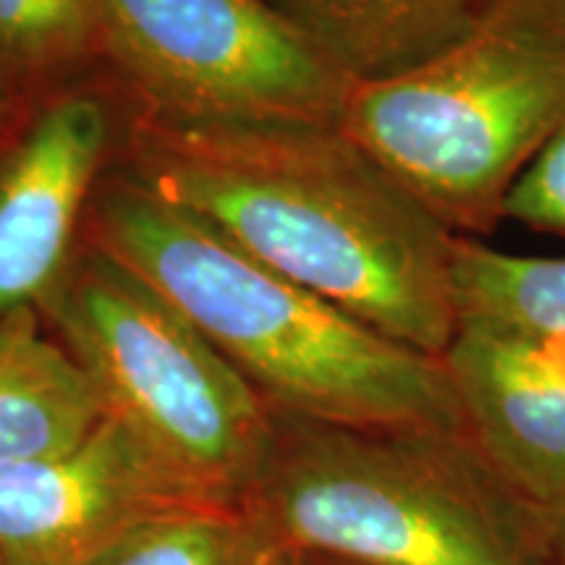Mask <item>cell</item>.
<instances>
[{
    "label": "cell",
    "mask_w": 565,
    "mask_h": 565,
    "mask_svg": "<svg viewBox=\"0 0 565 565\" xmlns=\"http://www.w3.org/2000/svg\"><path fill=\"white\" fill-rule=\"evenodd\" d=\"M118 166L259 263L416 351L458 330V236L341 124H173L134 110Z\"/></svg>",
    "instance_id": "obj_1"
},
{
    "label": "cell",
    "mask_w": 565,
    "mask_h": 565,
    "mask_svg": "<svg viewBox=\"0 0 565 565\" xmlns=\"http://www.w3.org/2000/svg\"><path fill=\"white\" fill-rule=\"evenodd\" d=\"M84 238L166 296L278 416L466 433L440 356L377 333L259 263L121 166L97 189Z\"/></svg>",
    "instance_id": "obj_2"
},
{
    "label": "cell",
    "mask_w": 565,
    "mask_h": 565,
    "mask_svg": "<svg viewBox=\"0 0 565 565\" xmlns=\"http://www.w3.org/2000/svg\"><path fill=\"white\" fill-rule=\"evenodd\" d=\"M242 505L307 561L557 565L550 508L508 482L469 433L278 416Z\"/></svg>",
    "instance_id": "obj_3"
},
{
    "label": "cell",
    "mask_w": 565,
    "mask_h": 565,
    "mask_svg": "<svg viewBox=\"0 0 565 565\" xmlns=\"http://www.w3.org/2000/svg\"><path fill=\"white\" fill-rule=\"evenodd\" d=\"M338 124L445 228L492 233L565 129V0H482L445 51L353 84Z\"/></svg>",
    "instance_id": "obj_4"
},
{
    "label": "cell",
    "mask_w": 565,
    "mask_h": 565,
    "mask_svg": "<svg viewBox=\"0 0 565 565\" xmlns=\"http://www.w3.org/2000/svg\"><path fill=\"white\" fill-rule=\"evenodd\" d=\"M40 317L181 498L244 503L278 416L166 296L84 238Z\"/></svg>",
    "instance_id": "obj_5"
},
{
    "label": "cell",
    "mask_w": 565,
    "mask_h": 565,
    "mask_svg": "<svg viewBox=\"0 0 565 565\" xmlns=\"http://www.w3.org/2000/svg\"><path fill=\"white\" fill-rule=\"evenodd\" d=\"M105 66L173 124H338L353 82L267 0H95Z\"/></svg>",
    "instance_id": "obj_6"
},
{
    "label": "cell",
    "mask_w": 565,
    "mask_h": 565,
    "mask_svg": "<svg viewBox=\"0 0 565 565\" xmlns=\"http://www.w3.org/2000/svg\"><path fill=\"white\" fill-rule=\"evenodd\" d=\"M131 100L105 74L32 97L0 137V322L40 312L121 162Z\"/></svg>",
    "instance_id": "obj_7"
},
{
    "label": "cell",
    "mask_w": 565,
    "mask_h": 565,
    "mask_svg": "<svg viewBox=\"0 0 565 565\" xmlns=\"http://www.w3.org/2000/svg\"><path fill=\"white\" fill-rule=\"evenodd\" d=\"M186 503L103 419L63 454L0 466V565H105L139 529Z\"/></svg>",
    "instance_id": "obj_8"
},
{
    "label": "cell",
    "mask_w": 565,
    "mask_h": 565,
    "mask_svg": "<svg viewBox=\"0 0 565 565\" xmlns=\"http://www.w3.org/2000/svg\"><path fill=\"white\" fill-rule=\"evenodd\" d=\"M440 359L487 461L540 505L565 498V359L469 322Z\"/></svg>",
    "instance_id": "obj_9"
},
{
    "label": "cell",
    "mask_w": 565,
    "mask_h": 565,
    "mask_svg": "<svg viewBox=\"0 0 565 565\" xmlns=\"http://www.w3.org/2000/svg\"><path fill=\"white\" fill-rule=\"evenodd\" d=\"M353 84L433 58L469 30L482 0H267Z\"/></svg>",
    "instance_id": "obj_10"
},
{
    "label": "cell",
    "mask_w": 565,
    "mask_h": 565,
    "mask_svg": "<svg viewBox=\"0 0 565 565\" xmlns=\"http://www.w3.org/2000/svg\"><path fill=\"white\" fill-rule=\"evenodd\" d=\"M103 419L87 374L42 333L40 312L0 322V466L63 454Z\"/></svg>",
    "instance_id": "obj_11"
},
{
    "label": "cell",
    "mask_w": 565,
    "mask_h": 565,
    "mask_svg": "<svg viewBox=\"0 0 565 565\" xmlns=\"http://www.w3.org/2000/svg\"><path fill=\"white\" fill-rule=\"evenodd\" d=\"M458 324L526 338L565 359V257H532L458 236L454 254Z\"/></svg>",
    "instance_id": "obj_12"
},
{
    "label": "cell",
    "mask_w": 565,
    "mask_h": 565,
    "mask_svg": "<svg viewBox=\"0 0 565 565\" xmlns=\"http://www.w3.org/2000/svg\"><path fill=\"white\" fill-rule=\"evenodd\" d=\"M95 0H0V74L21 97L105 74Z\"/></svg>",
    "instance_id": "obj_13"
},
{
    "label": "cell",
    "mask_w": 565,
    "mask_h": 565,
    "mask_svg": "<svg viewBox=\"0 0 565 565\" xmlns=\"http://www.w3.org/2000/svg\"><path fill=\"white\" fill-rule=\"evenodd\" d=\"M288 555L244 505L186 503L139 529L105 565H280Z\"/></svg>",
    "instance_id": "obj_14"
},
{
    "label": "cell",
    "mask_w": 565,
    "mask_h": 565,
    "mask_svg": "<svg viewBox=\"0 0 565 565\" xmlns=\"http://www.w3.org/2000/svg\"><path fill=\"white\" fill-rule=\"evenodd\" d=\"M505 221L565 238V129L515 181L505 204Z\"/></svg>",
    "instance_id": "obj_15"
},
{
    "label": "cell",
    "mask_w": 565,
    "mask_h": 565,
    "mask_svg": "<svg viewBox=\"0 0 565 565\" xmlns=\"http://www.w3.org/2000/svg\"><path fill=\"white\" fill-rule=\"evenodd\" d=\"M26 105H30V100L21 97V92L0 74V137L17 126L21 113L26 110Z\"/></svg>",
    "instance_id": "obj_16"
},
{
    "label": "cell",
    "mask_w": 565,
    "mask_h": 565,
    "mask_svg": "<svg viewBox=\"0 0 565 565\" xmlns=\"http://www.w3.org/2000/svg\"><path fill=\"white\" fill-rule=\"evenodd\" d=\"M550 521H553V545L557 565H565V498L550 505Z\"/></svg>",
    "instance_id": "obj_17"
},
{
    "label": "cell",
    "mask_w": 565,
    "mask_h": 565,
    "mask_svg": "<svg viewBox=\"0 0 565 565\" xmlns=\"http://www.w3.org/2000/svg\"><path fill=\"white\" fill-rule=\"evenodd\" d=\"M280 565H303V561H301V557H299V555H294V553H291V555H288V557H286V561H282V563H280Z\"/></svg>",
    "instance_id": "obj_18"
},
{
    "label": "cell",
    "mask_w": 565,
    "mask_h": 565,
    "mask_svg": "<svg viewBox=\"0 0 565 565\" xmlns=\"http://www.w3.org/2000/svg\"><path fill=\"white\" fill-rule=\"evenodd\" d=\"M303 565H345V563H333V561H307V557H301Z\"/></svg>",
    "instance_id": "obj_19"
}]
</instances>
